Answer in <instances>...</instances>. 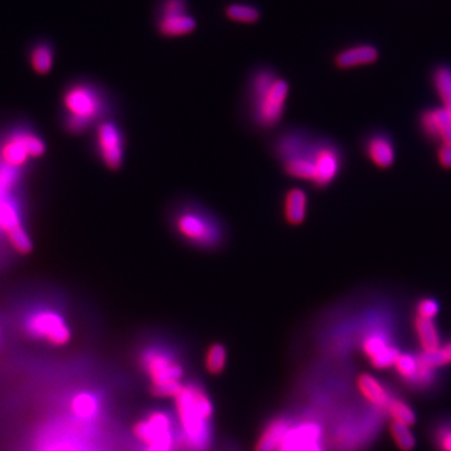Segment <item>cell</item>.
<instances>
[{
  "instance_id": "obj_1",
  "label": "cell",
  "mask_w": 451,
  "mask_h": 451,
  "mask_svg": "<svg viewBox=\"0 0 451 451\" xmlns=\"http://www.w3.org/2000/svg\"><path fill=\"white\" fill-rule=\"evenodd\" d=\"M166 222L175 239L198 252H218L229 242L226 221L195 198L185 197L172 202L167 209Z\"/></svg>"
},
{
  "instance_id": "obj_2",
  "label": "cell",
  "mask_w": 451,
  "mask_h": 451,
  "mask_svg": "<svg viewBox=\"0 0 451 451\" xmlns=\"http://www.w3.org/2000/svg\"><path fill=\"white\" fill-rule=\"evenodd\" d=\"M175 400L182 445L187 451H207L212 441L213 403L197 383L182 385Z\"/></svg>"
},
{
  "instance_id": "obj_3",
  "label": "cell",
  "mask_w": 451,
  "mask_h": 451,
  "mask_svg": "<svg viewBox=\"0 0 451 451\" xmlns=\"http://www.w3.org/2000/svg\"><path fill=\"white\" fill-rule=\"evenodd\" d=\"M290 84L274 71L254 73L249 85V120L254 130L272 132L284 120Z\"/></svg>"
},
{
  "instance_id": "obj_4",
  "label": "cell",
  "mask_w": 451,
  "mask_h": 451,
  "mask_svg": "<svg viewBox=\"0 0 451 451\" xmlns=\"http://www.w3.org/2000/svg\"><path fill=\"white\" fill-rule=\"evenodd\" d=\"M64 128L73 135H83L108 120L112 105L107 94L90 82L71 84L62 95Z\"/></svg>"
},
{
  "instance_id": "obj_5",
  "label": "cell",
  "mask_w": 451,
  "mask_h": 451,
  "mask_svg": "<svg viewBox=\"0 0 451 451\" xmlns=\"http://www.w3.org/2000/svg\"><path fill=\"white\" fill-rule=\"evenodd\" d=\"M140 368L150 383V393L161 399H173L181 390L185 368L176 353L163 343H150L140 350Z\"/></svg>"
},
{
  "instance_id": "obj_6",
  "label": "cell",
  "mask_w": 451,
  "mask_h": 451,
  "mask_svg": "<svg viewBox=\"0 0 451 451\" xmlns=\"http://www.w3.org/2000/svg\"><path fill=\"white\" fill-rule=\"evenodd\" d=\"M313 135L302 128H287L277 135L271 150L286 176L311 183L315 175L312 162Z\"/></svg>"
},
{
  "instance_id": "obj_7",
  "label": "cell",
  "mask_w": 451,
  "mask_h": 451,
  "mask_svg": "<svg viewBox=\"0 0 451 451\" xmlns=\"http://www.w3.org/2000/svg\"><path fill=\"white\" fill-rule=\"evenodd\" d=\"M127 135L115 120H104L94 127L93 147L98 161L108 171L118 172L125 166Z\"/></svg>"
},
{
  "instance_id": "obj_8",
  "label": "cell",
  "mask_w": 451,
  "mask_h": 451,
  "mask_svg": "<svg viewBox=\"0 0 451 451\" xmlns=\"http://www.w3.org/2000/svg\"><path fill=\"white\" fill-rule=\"evenodd\" d=\"M133 435L145 451H175V425L172 416L163 410L150 411L135 423Z\"/></svg>"
},
{
  "instance_id": "obj_9",
  "label": "cell",
  "mask_w": 451,
  "mask_h": 451,
  "mask_svg": "<svg viewBox=\"0 0 451 451\" xmlns=\"http://www.w3.org/2000/svg\"><path fill=\"white\" fill-rule=\"evenodd\" d=\"M47 145L41 135L28 130H16L0 143V161L3 166L18 170L31 160L42 158Z\"/></svg>"
},
{
  "instance_id": "obj_10",
  "label": "cell",
  "mask_w": 451,
  "mask_h": 451,
  "mask_svg": "<svg viewBox=\"0 0 451 451\" xmlns=\"http://www.w3.org/2000/svg\"><path fill=\"white\" fill-rule=\"evenodd\" d=\"M24 330L29 336L53 346H64L72 340V330L66 318L54 310L31 312L24 321Z\"/></svg>"
},
{
  "instance_id": "obj_11",
  "label": "cell",
  "mask_w": 451,
  "mask_h": 451,
  "mask_svg": "<svg viewBox=\"0 0 451 451\" xmlns=\"http://www.w3.org/2000/svg\"><path fill=\"white\" fill-rule=\"evenodd\" d=\"M311 150L315 170L312 186L323 190L336 180L341 171L343 152L331 140L317 137H313Z\"/></svg>"
},
{
  "instance_id": "obj_12",
  "label": "cell",
  "mask_w": 451,
  "mask_h": 451,
  "mask_svg": "<svg viewBox=\"0 0 451 451\" xmlns=\"http://www.w3.org/2000/svg\"><path fill=\"white\" fill-rule=\"evenodd\" d=\"M277 451H326L321 424L312 419L292 424Z\"/></svg>"
},
{
  "instance_id": "obj_13",
  "label": "cell",
  "mask_w": 451,
  "mask_h": 451,
  "mask_svg": "<svg viewBox=\"0 0 451 451\" xmlns=\"http://www.w3.org/2000/svg\"><path fill=\"white\" fill-rule=\"evenodd\" d=\"M361 350L376 370L394 368L395 361L401 353L399 348L391 343L389 333L381 330L368 331L361 340Z\"/></svg>"
},
{
  "instance_id": "obj_14",
  "label": "cell",
  "mask_w": 451,
  "mask_h": 451,
  "mask_svg": "<svg viewBox=\"0 0 451 451\" xmlns=\"http://www.w3.org/2000/svg\"><path fill=\"white\" fill-rule=\"evenodd\" d=\"M0 231L16 254H31L33 244L21 223L18 209L13 203L4 199H0Z\"/></svg>"
},
{
  "instance_id": "obj_15",
  "label": "cell",
  "mask_w": 451,
  "mask_h": 451,
  "mask_svg": "<svg viewBox=\"0 0 451 451\" xmlns=\"http://www.w3.org/2000/svg\"><path fill=\"white\" fill-rule=\"evenodd\" d=\"M309 213V195L300 187L287 188L281 199L282 219L289 226H301Z\"/></svg>"
},
{
  "instance_id": "obj_16",
  "label": "cell",
  "mask_w": 451,
  "mask_h": 451,
  "mask_svg": "<svg viewBox=\"0 0 451 451\" xmlns=\"http://www.w3.org/2000/svg\"><path fill=\"white\" fill-rule=\"evenodd\" d=\"M356 385L365 401H368V404L383 410L385 413L388 410L390 401L396 395L391 393L388 385L380 383L379 380L373 378L370 373H360L356 379Z\"/></svg>"
},
{
  "instance_id": "obj_17",
  "label": "cell",
  "mask_w": 451,
  "mask_h": 451,
  "mask_svg": "<svg viewBox=\"0 0 451 451\" xmlns=\"http://www.w3.org/2000/svg\"><path fill=\"white\" fill-rule=\"evenodd\" d=\"M292 421L285 416H277L266 424L256 440L254 451H277Z\"/></svg>"
},
{
  "instance_id": "obj_18",
  "label": "cell",
  "mask_w": 451,
  "mask_h": 451,
  "mask_svg": "<svg viewBox=\"0 0 451 451\" xmlns=\"http://www.w3.org/2000/svg\"><path fill=\"white\" fill-rule=\"evenodd\" d=\"M421 125L429 137L442 140L444 145H451V117L445 108L425 112Z\"/></svg>"
},
{
  "instance_id": "obj_19",
  "label": "cell",
  "mask_w": 451,
  "mask_h": 451,
  "mask_svg": "<svg viewBox=\"0 0 451 451\" xmlns=\"http://www.w3.org/2000/svg\"><path fill=\"white\" fill-rule=\"evenodd\" d=\"M379 58V52L373 46H358L350 48L343 52L338 53L335 58V63L340 69L358 67L371 64Z\"/></svg>"
},
{
  "instance_id": "obj_20",
  "label": "cell",
  "mask_w": 451,
  "mask_h": 451,
  "mask_svg": "<svg viewBox=\"0 0 451 451\" xmlns=\"http://www.w3.org/2000/svg\"><path fill=\"white\" fill-rule=\"evenodd\" d=\"M366 150L373 163H376L379 167L386 168L391 166L394 162V145L385 135H373V138H370L366 145Z\"/></svg>"
},
{
  "instance_id": "obj_21",
  "label": "cell",
  "mask_w": 451,
  "mask_h": 451,
  "mask_svg": "<svg viewBox=\"0 0 451 451\" xmlns=\"http://www.w3.org/2000/svg\"><path fill=\"white\" fill-rule=\"evenodd\" d=\"M414 328L423 351H434L440 348V335L435 322L430 318L416 316Z\"/></svg>"
},
{
  "instance_id": "obj_22",
  "label": "cell",
  "mask_w": 451,
  "mask_h": 451,
  "mask_svg": "<svg viewBox=\"0 0 451 451\" xmlns=\"http://www.w3.org/2000/svg\"><path fill=\"white\" fill-rule=\"evenodd\" d=\"M29 61L33 71L36 74L46 76L48 73L52 72L54 64V49L52 44L48 42L36 43V46L31 48Z\"/></svg>"
},
{
  "instance_id": "obj_23",
  "label": "cell",
  "mask_w": 451,
  "mask_h": 451,
  "mask_svg": "<svg viewBox=\"0 0 451 451\" xmlns=\"http://www.w3.org/2000/svg\"><path fill=\"white\" fill-rule=\"evenodd\" d=\"M196 21L188 14L181 16H167L160 19L158 29L163 36H177L188 34L196 29Z\"/></svg>"
},
{
  "instance_id": "obj_24",
  "label": "cell",
  "mask_w": 451,
  "mask_h": 451,
  "mask_svg": "<svg viewBox=\"0 0 451 451\" xmlns=\"http://www.w3.org/2000/svg\"><path fill=\"white\" fill-rule=\"evenodd\" d=\"M71 409L76 415L78 416L79 419L89 420V419H93L98 415L100 404H99L98 398L95 395L84 391V393H79L73 398Z\"/></svg>"
},
{
  "instance_id": "obj_25",
  "label": "cell",
  "mask_w": 451,
  "mask_h": 451,
  "mask_svg": "<svg viewBox=\"0 0 451 451\" xmlns=\"http://www.w3.org/2000/svg\"><path fill=\"white\" fill-rule=\"evenodd\" d=\"M229 353L221 343H213L208 346L204 353V368L209 375H221L227 365Z\"/></svg>"
},
{
  "instance_id": "obj_26",
  "label": "cell",
  "mask_w": 451,
  "mask_h": 451,
  "mask_svg": "<svg viewBox=\"0 0 451 451\" xmlns=\"http://www.w3.org/2000/svg\"><path fill=\"white\" fill-rule=\"evenodd\" d=\"M386 414L391 418V421L401 424V425L411 426L415 424V411L398 395H395L393 400L390 401Z\"/></svg>"
},
{
  "instance_id": "obj_27",
  "label": "cell",
  "mask_w": 451,
  "mask_h": 451,
  "mask_svg": "<svg viewBox=\"0 0 451 451\" xmlns=\"http://www.w3.org/2000/svg\"><path fill=\"white\" fill-rule=\"evenodd\" d=\"M430 431L436 451H451V418L436 421Z\"/></svg>"
},
{
  "instance_id": "obj_28",
  "label": "cell",
  "mask_w": 451,
  "mask_h": 451,
  "mask_svg": "<svg viewBox=\"0 0 451 451\" xmlns=\"http://www.w3.org/2000/svg\"><path fill=\"white\" fill-rule=\"evenodd\" d=\"M394 368L400 383L405 386L410 380L415 376L418 368H419L418 356L414 353H401L398 360L395 361Z\"/></svg>"
},
{
  "instance_id": "obj_29",
  "label": "cell",
  "mask_w": 451,
  "mask_h": 451,
  "mask_svg": "<svg viewBox=\"0 0 451 451\" xmlns=\"http://www.w3.org/2000/svg\"><path fill=\"white\" fill-rule=\"evenodd\" d=\"M390 432L401 451H411L415 447V436L409 430V426L401 425L398 423L391 421L390 424Z\"/></svg>"
},
{
  "instance_id": "obj_30",
  "label": "cell",
  "mask_w": 451,
  "mask_h": 451,
  "mask_svg": "<svg viewBox=\"0 0 451 451\" xmlns=\"http://www.w3.org/2000/svg\"><path fill=\"white\" fill-rule=\"evenodd\" d=\"M226 14L229 19L241 23H254L259 19V11L254 6L244 4H232L227 6Z\"/></svg>"
},
{
  "instance_id": "obj_31",
  "label": "cell",
  "mask_w": 451,
  "mask_h": 451,
  "mask_svg": "<svg viewBox=\"0 0 451 451\" xmlns=\"http://www.w3.org/2000/svg\"><path fill=\"white\" fill-rule=\"evenodd\" d=\"M187 14L186 0H166L162 6L161 18Z\"/></svg>"
},
{
  "instance_id": "obj_32",
  "label": "cell",
  "mask_w": 451,
  "mask_h": 451,
  "mask_svg": "<svg viewBox=\"0 0 451 451\" xmlns=\"http://www.w3.org/2000/svg\"><path fill=\"white\" fill-rule=\"evenodd\" d=\"M416 311H418V316L432 320L439 312V305L436 301L431 300V299H424L418 304Z\"/></svg>"
},
{
  "instance_id": "obj_33",
  "label": "cell",
  "mask_w": 451,
  "mask_h": 451,
  "mask_svg": "<svg viewBox=\"0 0 451 451\" xmlns=\"http://www.w3.org/2000/svg\"><path fill=\"white\" fill-rule=\"evenodd\" d=\"M439 162L441 166L451 168V145H441L439 150Z\"/></svg>"
},
{
  "instance_id": "obj_34",
  "label": "cell",
  "mask_w": 451,
  "mask_h": 451,
  "mask_svg": "<svg viewBox=\"0 0 451 451\" xmlns=\"http://www.w3.org/2000/svg\"><path fill=\"white\" fill-rule=\"evenodd\" d=\"M442 348V351L445 353L446 360H447V363H451V341L445 343V346Z\"/></svg>"
}]
</instances>
